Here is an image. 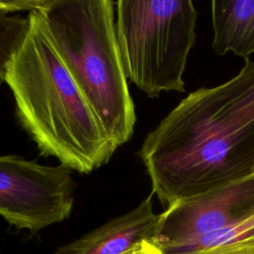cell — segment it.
Here are the masks:
<instances>
[{
    "mask_svg": "<svg viewBox=\"0 0 254 254\" xmlns=\"http://www.w3.org/2000/svg\"><path fill=\"white\" fill-rule=\"evenodd\" d=\"M5 76L19 122L41 155L89 174L116 151L106 129L64 65L40 11Z\"/></svg>",
    "mask_w": 254,
    "mask_h": 254,
    "instance_id": "2",
    "label": "cell"
},
{
    "mask_svg": "<svg viewBox=\"0 0 254 254\" xmlns=\"http://www.w3.org/2000/svg\"><path fill=\"white\" fill-rule=\"evenodd\" d=\"M51 0H0V10L10 14L19 11H45Z\"/></svg>",
    "mask_w": 254,
    "mask_h": 254,
    "instance_id": "11",
    "label": "cell"
},
{
    "mask_svg": "<svg viewBox=\"0 0 254 254\" xmlns=\"http://www.w3.org/2000/svg\"><path fill=\"white\" fill-rule=\"evenodd\" d=\"M42 13L64 65L113 144L127 143L136 113L117 42L115 2L51 0Z\"/></svg>",
    "mask_w": 254,
    "mask_h": 254,
    "instance_id": "3",
    "label": "cell"
},
{
    "mask_svg": "<svg viewBox=\"0 0 254 254\" xmlns=\"http://www.w3.org/2000/svg\"><path fill=\"white\" fill-rule=\"evenodd\" d=\"M197 11L190 0H119L115 30L127 79L149 97L185 92Z\"/></svg>",
    "mask_w": 254,
    "mask_h": 254,
    "instance_id": "4",
    "label": "cell"
},
{
    "mask_svg": "<svg viewBox=\"0 0 254 254\" xmlns=\"http://www.w3.org/2000/svg\"><path fill=\"white\" fill-rule=\"evenodd\" d=\"M254 214V174L179 201L160 213L153 241L164 253L235 225Z\"/></svg>",
    "mask_w": 254,
    "mask_h": 254,
    "instance_id": "6",
    "label": "cell"
},
{
    "mask_svg": "<svg viewBox=\"0 0 254 254\" xmlns=\"http://www.w3.org/2000/svg\"><path fill=\"white\" fill-rule=\"evenodd\" d=\"M150 193L135 208L113 217L79 238L61 246L55 254H125L145 240H153L160 214Z\"/></svg>",
    "mask_w": 254,
    "mask_h": 254,
    "instance_id": "7",
    "label": "cell"
},
{
    "mask_svg": "<svg viewBox=\"0 0 254 254\" xmlns=\"http://www.w3.org/2000/svg\"><path fill=\"white\" fill-rule=\"evenodd\" d=\"M166 208L254 174V62L236 75L183 98L139 150Z\"/></svg>",
    "mask_w": 254,
    "mask_h": 254,
    "instance_id": "1",
    "label": "cell"
},
{
    "mask_svg": "<svg viewBox=\"0 0 254 254\" xmlns=\"http://www.w3.org/2000/svg\"><path fill=\"white\" fill-rule=\"evenodd\" d=\"M166 254H254V228L222 243L206 247L187 248Z\"/></svg>",
    "mask_w": 254,
    "mask_h": 254,
    "instance_id": "10",
    "label": "cell"
},
{
    "mask_svg": "<svg viewBox=\"0 0 254 254\" xmlns=\"http://www.w3.org/2000/svg\"><path fill=\"white\" fill-rule=\"evenodd\" d=\"M29 29V17L11 16L0 10V84L5 82L10 63L22 47Z\"/></svg>",
    "mask_w": 254,
    "mask_h": 254,
    "instance_id": "9",
    "label": "cell"
},
{
    "mask_svg": "<svg viewBox=\"0 0 254 254\" xmlns=\"http://www.w3.org/2000/svg\"><path fill=\"white\" fill-rule=\"evenodd\" d=\"M71 171L15 155L0 156V216L32 233L68 218L74 201Z\"/></svg>",
    "mask_w": 254,
    "mask_h": 254,
    "instance_id": "5",
    "label": "cell"
},
{
    "mask_svg": "<svg viewBox=\"0 0 254 254\" xmlns=\"http://www.w3.org/2000/svg\"><path fill=\"white\" fill-rule=\"evenodd\" d=\"M125 254H164V252L153 240H145Z\"/></svg>",
    "mask_w": 254,
    "mask_h": 254,
    "instance_id": "12",
    "label": "cell"
},
{
    "mask_svg": "<svg viewBox=\"0 0 254 254\" xmlns=\"http://www.w3.org/2000/svg\"><path fill=\"white\" fill-rule=\"evenodd\" d=\"M210 5L212 51L249 60L254 54V0H213Z\"/></svg>",
    "mask_w": 254,
    "mask_h": 254,
    "instance_id": "8",
    "label": "cell"
}]
</instances>
